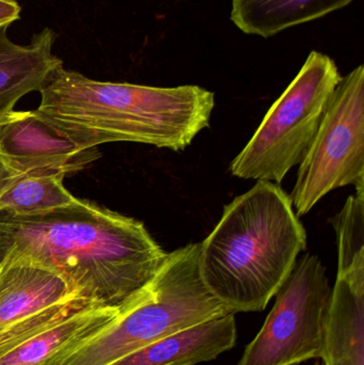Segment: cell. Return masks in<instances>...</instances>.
<instances>
[{
    "label": "cell",
    "instance_id": "cell-1",
    "mask_svg": "<svg viewBox=\"0 0 364 365\" xmlns=\"http://www.w3.org/2000/svg\"><path fill=\"white\" fill-rule=\"evenodd\" d=\"M167 255L141 221L77 197L38 214L0 210V264L24 259L48 268L100 306L121 308Z\"/></svg>",
    "mask_w": 364,
    "mask_h": 365
},
{
    "label": "cell",
    "instance_id": "cell-2",
    "mask_svg": "<svg viewBox=\"0 0 364 365\" xmlns=\"http://www.w3.org/2000/svg\"><path fill=\"white\" fill-rule=\"evenodd\" d=\"M33 110L85 150L136 143L184 151L209 128L215 94L199 86L150 87L93 81L58 66L41 88Z\"/></svg>",
    "mask_w": 364,
    "mask_h": 365
},
{
    "label": "cell",
    "instance_id": "cell-3",
    "mask_svg": "<svg viewBox=\"0 0 364 365\" xmlns=\"http://www.w3.org/2000/svg\"><path fill=\"white\" fill-rule=\"evenodd\" d=\"M307 249V232L279 184L258 181L224 206L200 244L205 287L234 314L265 310Z\"/></svg>",
    "mask_w": 364,
    "mask_h": 365
},
{
    "label": "cell",
    "instance_id": "cell-4",
    "mask_svg": "<svg viewBox=\"0 0 364 365\" xmlns=\"http://www.w3.org/2000/svg\"><path fill=\"white\" fill-rule=\"evenodd\" d=\"M199 252L200 244L190 242L168 253L155 277L108 325L71 343L44 365H109L154 341L233 313L205 287Z\"/></svg>",
    "mask_w": 364,
    "mask_h": 365
},
{
    "label": "cell",
    "instance_id": "cell-5",
    "mask_svg": "<svg viewBox=\"0 0 364 365\" xmlns=\"http://www.w3.org/2000/svg\"><path fill=\"white\" fill-rule=\"evenodd\" d=\"M329 56L312 51L292 83L267 111L243 151L234 158L233 177L280 184L298 166L322 121L327 103L341 81Z\"/></svg>",
    "mask_w": 364,
    "mask_h": 365
},
{
    "label": "cell",
    "instance_id": "cell-6",
    "mask_svg": "<svg viewBox=\"0 0 364 365\" xmlns=\"http://www.w3.org/2000/svg\"><path fill=\"white\" fill-rule=\"evenodd\" d=\"M364 187V66L342 76L316 137L299 164L290 197L297 217L307 215L327 193Z\"/></svg>",
    "mask_w": 364,
    "mask_h": 365
},
{
    "label": "cell",
    "instance_id": "cell-7",
    "mask_svg": "<svg viewBox=\"0 0 364 365\" xmlns=\"http://www.w3.org/2000/svg\"><path fill=\"white\" fill-rule=\"evenodd\" d=\"M333 287L318 255H303L236 365H296L322 359Z\"/></svg>",
    "mask_w": 364,
    "mask_h": 365
},
{
    "label": "cell",
    "instance_id": "cell-8",
    "mask_svg": "<svg viewBox=\"0 0 364 365\" xmlns=\"http://www.w3.org/2000/svg\"><path fill=\"white\" fill-rule=\"evenodd\" d=\"M100 158L60 134L32 111H14L0 120V163L19 175L78 173Z\"/></svg>",
    "mask_w": 364,
    "mask_h": 365
},
{
    "label": "cell",
    "instance_id": "cell-9",
    "mask_svg": "<svg viewBox=\"0 0 364 365\" xmlns=\"http://www.w3.org/2000/svg\"><path fill=\"white\" fill-rule=\"evenodd\" d=\"M79 297L63 277L24 259L0 264V334L32 315Z\"/></svg>",
    "mask_w": 364,
    "mask_h": 365
},
{
    "label": "cell",
    "instance_id": "cell-10",
    "mask_svg": "<svg viewBox=\"0 0 364 365\" xmlns=\"http://www.w3.org/2000/svg\"><path fill=\"white\" fill-rule=\"evenodd\" d=\"M236 340V319L230 313L154 341L109 365H196L230 351Z\"/></svg>",
    "mask_w": 364,
    "mask_h": 365
},
{
    "label": "cell",
    "instance_id": "cell-11",
    "mask_svg": "<svg viewBox=\"0 0 364 365\" xmlns=\"http://www.w3.org/2000/svg\"><path fill=\"white\" fill-rule=\"evenodd\" d=\"M322 360L324 365H364V266L337 272Z\"/></svg>",
    "mask_w": 364,
    "mask_h": 365
},
{
    "label": "cell",
    "instance_id": "cell-12",
    "mask_svg": "<svg viewBox=\"0 0 364 365\" xmlns=\"http://www.w3.org/2000/svg\"><path fill=\"white\" fill-rule=\"evenodd\" d=\"M8 26L0 28V120L30 92L40 91L45 81L63 61L53 53L55 31L45 28L26 45L9 38Z\"/></svg>",
    "mask_w": 364,
    "mask_h": 365
},
{
    "label": "cell",
    "instance_id": "cell-13",
    "mask_svg": "<svg viewBox=\"0 0 364 365\" xmlns=\"http://www.w3.org/2000/svg\"><path fill=\"white\" fill-rule=\"evenodd\" d=\"M120 308L92 304L36 332L0 356V365H44L71 343L83 340L108 325Z\"/></svg>",
    "mask_w": 364,
    "mask_h": 365
},
{
    "label": "cell",
    "instance_id": "cell-14",
    "mask_svg": "<svg viewBox=\"0 0 364 365\" xmlns=\"http://www.w3.org/2000/svg\"><path fill=\"white\" fill-rule=\"evenodd\" d=\"M355 0H232L231 21L250 36L271 38L288 28L316 21Z\"/></svg>",
    "mask_w": 364,
    "mask_h": 365
},
{
    "label": "cell",
    "instance_id": "cell-15",
    "mask_svg": "<svg viewBox=\"0 0 364 365\" xmlns=\"http://www.w3.org/2000/svg\"><path fill=\"white\" fill-rule=\"evenodd\" d=\"M63 179L56 173L21 175L0 192V210L32 215L68 205L76 197L63 186Z\"/></svg>",
    "mask_w": 364,
    "mask_h": 365
},
{
    "label": "cell",
    "instance_id": "cell-16",
    "mask_svg": "<svg viewBox=\"0 0 364 365\" xmlns=\"http://www.w3.org/2000/svg\"><path fill=\"white\" fill-rule=\"evenodd\" d=\"M337 235L338 272L364 266V187L331 220Z\"/></svg>",
    "mask_w": 364,
    "mask_h": 365
},
{
    "label": "cell",
    "instance_id": "cell-17",
    "mask_svg": "<svg viewBox=\"0 0 364 365\" xmlns=\"http://www.w3.org/2000/svg\"><path fill=\"white\" fill-rule=\"evenodd\" d=\"M21 11L16 0H0V28L10 27L21 17Z\"/></svg>",
    "mask_w": 364,
    "mask_h": 365
},
{
    "label": "cell",
    "instance_id": "cell-18",
    "mask_svg": "<svg viewBox=\"0 0 364 365\" xmlns=\"http://www.w3.org/2000/svg\"><path fill=\"white\" fill-rule=\"evenodd\" d=\"M19 177H21V175H16V173L9 170L8 168H6V167L0 163V192H1L4 189H6L9 185L12 184L15 180L19 179Z\"/></svg>",
    "mask_w": 364,
    "mask_h": 365
},
{
    "label": "cell",
    "instance_id": "cell-19",
    "mask_svg": "<svg viewBox=\"0 0 364 365\" xmlns=\"http://www.w3.org/2000/svg\"><path fill=\"white\" fill-rule=\"evenodd\" d=\"M316 365H318V364H316Z\"/></svg>",
    "mask_w": 364,
    "mask_h": 365
}]
</instances>
